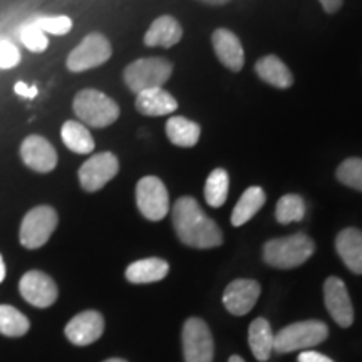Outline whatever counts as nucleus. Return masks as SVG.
Wrapping results in <instances>:
<instances>
[{
	"mask_svg": "<svg viewBox=\"0 0 362 362\" xmlns=\"http://www.w3.org/2000/svg\"><path fill=\"white\" fill-rule=\"evenodd\" d=\"M136 205L144 218L160 221L170 211V197L165 183L156 176H144L136 185Z\"/></svg>",
	"mask_w": 362,
	"mask_h": 362,
	"instance_id": "obj_7",
	"label": "nucleus"
},
{
	"mask_svg": "<svg viewBox=\"0 0 362 362\" xmlns=\"http://www.w3.org/2000/svg\"><path fill=\"white\" fill-rule=\"evenodd\" d=\"M260 297V285L252 279H237L223 292V305L233 315H247Z\"/></svg>",
	"mask_w": 362,
	"mask_h": 362,
	"instance_id": "obj_15",
	"label": "nucleus"
},
{
	"mask_svg": "<svg viewBox=\"0 0 362 362\" xmlns=\"http://www.w3.org/2000/svg\"><path fill=\"white\" fill-rule=\"evenodd\" d=\"M336 250L352 274L362 275V232L344 228L336 238Z\"/></svg>",
	"mask_w": 362,
	"mask_h": 362,
	"instance_id": "obj_19",
	"label": "nucleus"
},
{
	"mask_svg": "<svg viewBox=\"0 0 362 362\" xmlns=\"http://www.w3.org/2000/svg\"><path fill=\"white\" fill-rule=\"evenodd\" d=\"M6 274H7V270H6V264H4V257L0 255V284L6 280Z\"/></svg>",
	"mask_w": 362,
	"mask_h": 362,
	"instance_id": "obj_36",
	"label": "nucleus"
},
{
	"mask_svg": "<svg viewBox=\"0 0 362 362\" xmlns=\"http://www.w3.org/2000/svg\"><path fill=\"white\" fill-rule=\"evenodd\" d=\"M265 192L260 187H250L245 189V193L240 197V200L233 208L232 225L242 226L247 221H250L253 216L259 214V210L265 205Z\"/></svg>",
	"mask_w": 362,
	"mask_h": 362,
	"instance_id": "obj_23",
	"label": "nucleus"
},
{
	"mask_svg": "<svg viewBox=\"0 0 362 362\" xmlns=\"http://www.w3.org/2000/svg\"><path fill=\"white\" fill-rule=\"evenodd\" d=\"M320 4H322V8L327 13H336L342 7L344 0H320Z\"/></svg>",
	"mask_w": 362,
	"mask_h": 362,
	"instance_id": "obj_35",
	"label": "nucleus"
},
{
	"mask_svg": "<svg viewBox=\"0 0 362 362\" xmlns=\"http://www.w3.org/2000/svg\"><path fill=\"white\" fill-rule=\"evenodd\" d=\"M57 211L52 206H35L24 216L21 223L19 240L27 250L44 247L49 242L54 230L57 228Z\"/></svg>",
	"mask_w": 362,
	"mask_h": 362,
	"instance_id": "obj_6",
	"label": "nucleus"
},
{
	"mask_svg": "<svg viewBox=\"0 0 362 362\" xmlns=\"http://www.w3.org/2000/svg\"><path fill=\"white\" fill-rule=\"evenodd\" d=\"M181 341H183L185 362H214V336L205 320L189 317L183 325Z\"/></svg>",
	"mask_w": 362,
	"mask_h": 362,
	"instance_id": "obj_8",
	"label": "nucleus"
},
{
	"mask_svg": "<svg viewBox=\"0 0 362 362\" xmlns=\"http://www.w3.org/2000/svg\"><path fill=\"white\" fill-rule=\"evenodd\" d=\"M30 320L16 307L0 305V334L7 337H22L29 332Z\"/></svg>",
	"mask_w": 362,
	"mask_h": 362,
	"instance_id": "obj_26",
	"label": "nucleus"
},
{
	"mask_svg": "<svg viewBox=\"0 0 362 362\" xmlns=\"http://www.w3.org/2000/svg\"><path fill=\"white\" fill-rule=\"evenodd\" d=\"M117 171H119V161L112 153H98L79 168V183L86 192H99L115 178Z\"/></svg>",
	"mask_w": 362,
	"mask_h": 362,
	"instance_id": "obj_10",
	"label": "nucleus"
},
{
	"mask_svg": "<svg viewBox=\"0 0 362 362\" xmlns=\"http://www.w3.org/2000/svg\"><path fill=\"white\" fill-rule=\"evenodd\" d=\"M324 302L330 317L341 327H351L354 322V307L346 284L339 277H329L324 284Z\"/></svg>",
	"mask_w": 362,
	"mask_h": 362,
	"instance_id": "obj_12",
	"label": "nucleus"
},
{
	"mask_svg": "<svg viewBox=\"0 0 362 362\" xmlns=\"http://www.w3.org/2000/svg\"><path fill=\"white\" fill-rule=\"evenodd\" d=\"M22 161L37 173H49L57 166V153L47 139L39 134L27 136L21 146Z\"/></svg>",
	"mask_w": 362,
	"mask_h": 362,
	"instance_id": "obj_14",
	"label": "nucleus"
},
{
	"mask_svg": "<svg viewBox=\"0 0 362 362\" xmlns=\"http://www.w3.org/2000/svg\"><path fill=\"white\" fill-rule=\"evenodd\" d=\"M21 40H22V44H24L25 47L33 52H44L49 45L47 35L42 33V29H40L35 22H30V24H25L24 27H22Z\"/></svg>",
	"mask_w": 362,
	"mask_h": 362,
	"instance_id": "obj_30",
	"label": "nucleus"
},
{
	"mask_svg": "<svg viewBox=\"0 0 362 362\" xmlns=\"http://www.w3.org/2000/svg\"><path fill=\"white\" fill-rule=\"evenodd\" d=\"M228 362H245V361H243L240 356H232V357H230V359H228Z\"/></svg>",
	"mask_w": 362,
	"mask_h": 362,
	"instance_id": "obj_38",
	"label": "nucleus"
},
{
	"mask_svg": "<svg viewBox=\"0 0 362 362\" xmlns=\"http://www.w3.org/2000/svg\"><path fill=\"white\" fill-rule=\"evenodd\" d=\"M21 62V52L8 40H0V69H12Z\"/></svg>",
	"mask_w": 362,
	"mask_h": 362,
	"instance_id": "obj_32",
	"label": "nucleus"
},
{
	"mask_svg": "<svg viewBox=\"0 0 362 362\" xmlns=\"http://www.w3.org/2000/svg\"><path fill=\"white\" fill-rule=\"evenodd\" d=\"M13 90H16V94H19V96L27 99H34L37 96V86H27L25 83H17L13 86Z\"/></svg>",
	"mask_w": 362,
	"mask_h": 362,
	"instance_id": "obj_34",
	"label": "nucleus"
},
{
	"mask_svg": "<svg viewBox=\"0 0 362 362\" xmlns=\"http://www.w3.org/2000/svg\"><path fill=\"white\" fill-rule=\"evenodd\" d=\"M183 37V29L180 22L171 16H161L149 25L144 34V44L148 47H165L170 49L176 45Z\"/></svg>",
	"mask_w": 362,
	"mask_h": 362,
	"instance_id": "obj_18",
	"label": "nucleus"
},
{
	"mask_svg": "<svg viewBox=\"0 0 362 362\" xmlns=\"http://www.w3.org/2000/svg\"><path fill=\"white\" fill-rule=\"evenodd\" d=\"M315 250L314 242L305 233H296L291 237L274 238L264 245V260L275 269H296L305 264Z\"/></svg>",
	"mask_w": 362,
	"mask_h": 362,
	"instance_id": "obj_2",
	"label": "nucleus"
},
{
	"mask_svg": "<svg viewBox=\"0 0 362 362\" xmlns=\"http://www.w3.org/2000/svg\"><path fill=\"white\" fill-rule=\"evenodd\" d=\"M255 72L262 81L277 89H288L293 84L291 69L277 56H265L255 64Z\"/></svg>",
	"mask_w": 362,
	"mask_h": 362,
	"instance_id": "obj_21",
	"label": "nucleus"
},
{
	"mask_svg": "<svg viewBox=\"0 0 362 362\" xmlns=\"http://www.w3.org/2000/svg\"><path fill=\"white\" fill-rule=\"evenodd\" d=\"M211 42H214L216 57L220 59V62L226 69L233 72L242 69L243 62H245V52H243L240 39L232 30L216 29L214 35H211Z\"/></svg>",
	"mask_w": 362,
	"mask_h": 362,
	"instance_id": "obj_16",
	"label": "nucleus"
},
{
	"mask_svg": "<svg viewBox=\"0 0 362 362\" xmlns=\"http://www.w3.org/2000/svg\"><path fill=\"white\" fill-rule=\"evenodd\" d=\"M166 134H168L170 141L175 146L192 148L200 139L202 129L194 121H189L181 116H173L166 123Z\"/></svg>",
	"mask_w": 362,
	"mask_h": 362,
	"instance_id": "obj_24",
	"label": "nucleus"
},
{
	"mask_svg": "<svg viewBox=\"0 0 362 362\" xmlns=\"http://www.w3.org/2000/svg\"><path fill=\"white\" fill-rule=\"evenodd\" d=\"M200 2H205L208 6H225L230 0H200Z\"/></svg>",
	"mask_w": 362,
	"mask_h": 362,
	"instance_id": "obj_37",
	"label": "nucleus"
},
{
	"mask_svg": "<svg viewBox=\"0 0 362 362\" xmlns=\"http://www.w3.org/2000/svg\"><path fill=\"white\" fill-rule=\"evenodd\" d=\"M228 187H230V178L226 170L216 168L208 175L206 183H205V200L210 206L218 208L226 202L228 197Z\"/></svg>",
	"mask_w": 362,
	"mask_h": 362,
	"instance_id": "obj_27",
	"label": "nucleus"
},
{
	"mask_svg": "<svg viewBox=\"0 0 362 362\" xmlns=\"http://www.w3.org/2000/svg\"><path fill=\"white\" fill-rule=\"evenodd\" d=\"M337 180L342 185L357 192H362V158H347L336 171Z\"/></svg>",
	"mask_w": 362,
	"mask_h": 362,
	"instance_id": "obj_29",
	"label": "nucleus"
},
{
	"mask_svg": "<svg viewBox=\"0 0 362 362\" xmlns=\"http://www.w3.org/2000/svg\"><path fill=\"white\" fill-rule=\"evenodd\" d=\"M298 362H334L330 357L320 354V352H315V351H305V352H300V356H298Z\"/></svg>",
	"mask_w": 362,
	"mask_h": 362,
	"instance_id": "obj_33",
	"label": "nucleus"
},
{
	"mask_svg": "<svg viewBox=\"0 0 362 362\" xmlns=\"http://www.w3.org/2000/svg\"><path fill=\"white\" fill-rule=\"evenodd\" d=\"M104 362H128V361H124V359H117V357H115V359H107V361H104Z\"/></svg>",
	"mask_w": 362,
	"mask_h": 362,
	"instance_id": "obj_39",
	"label": "nucleus"
},
{
	"mask_svg": "<svg viewBox=\"0 0 362 362\" xmlns=\"http://www.w3.org/2000/svg\"><path fill=\"white\" fill-rule=\"evenodd\" d=\"M274 342H275V334L272 332V327L269 320L264 317H259L250 324L248 329V344H250V349L255 356V359L267 361L274 351Z\"/></svg>",
	"mask_w": 362,
	"mask_h": 362,
	"instance_id": "obj_22",
	"label": "nucleus"
},
{
	"mask_svg": "<svg viewBox=\"0 0 362 362\" xmlns=\"http://www.w3.org/2000/svg\"><path fill=\"white\" fill-rule=\"evenodd\" d=\"M19 292L27 304L37 307V309L51 307L59 296L56 282L40 270H30L22 275Z\"/></svg>",
	"mask_w": 362,
	"mask_h": 362,
	"instance_id": "obj_11",
	"label": "nucleus"
},
{
	"mask_svg": "<svg viewBox=\"0 0 362 362\" xmlns=\"http://www.w3.org/2000/svg\"><path fill=\"white\" fill-rule=\"evenodd\" d=\"M112 56L111 42L103 34H89L81 40V44L67 57V69L72 72H83L103 66Z\"/></svg>",
	"mask_w": 362,
	"mask_h": 362,
	"instance_id": "obj_9",
	"label": "nucleus"
},
{
	"mask_svg": "<svg viewBox=\"0 0 362 362\" xmlns=\"http://www.w3.org/2000/svg\"><path fill=\"white\" fill-rule=\"evenodd\" d=\"M173 226L185 245L193 248H215L223 243L220 226L205 215L193 197H181L173 206Z\"/></svg>",
	"mask_w": 362,
	"mask_h": 362,
	"instance_id": "obj_1",
	"label": "nucleus"
},
{
	"mask_svg": "<svg viewBox=\"0 0 362 362\" xmlns=\"http://www.w3.org/2000/svg\"><path fill=\"white\" fill-rule=\"evenodd\" d=\"M173 74V64L165 57H146L131 62L124 69V83L134 94L163 88Z\"/></svg>",
	"mask_w": 362,
	"mask_h": 362,
	"instance_id": "obj_4",
	"label": "nucleus"
},
{
	"mask_svg": "<svg viewBox=\"0 0 362 362\" xmlns=\"http://www.w3.org/2000/svg\"><path fill=\"white\" fill-rule=\"evenodd\" d=\"M44 34H54V35H64L72 29V21L66 16H56V17H40L35 21Z\"/></svg>",
	"mask_w": 362,
	"mask_h": 362,
	"instance_id": "obj_31",
	"label": "nucleus"
},
{
	"mask_svg": "<svg viewBox=\"0 0 362 362\" xmlns=\"http://www.w3.org/2000/svg\"><path fill=\"white\" fill-rule=\"evenodd\" d=\"M104 332V317L96 310H84L72 317L66 325L64 334L67 341L74 346L84 347L96 342Z\"/></svg>",
	"mask_w": 362,
	"mask_h": 362,
	"instance_id": "obj_13",
	"label": "nucleus"
},
{
	"mask_svg": "<svg viewBox=\"0 0 362 362\" xmlns=\"http://www.w3.org/2000/svg\"><path fill=\"white\" fill-rule=\"evenodd\" d=\"M329 336V327L320 320H304L287 325L275 334L274 351L279 354H287L305 347L319 346Z\"/></svg>",
	"mask_w": 362,
	"mask_h": 362,
	"instance_id": "obj_5",
	"label": "nucleus"
},
{
	"mask_svg": "<svg viewBox=\"0 0 362 362\" xmlns=\"http://www.w3.org/2000/svg\"><path fill=\"white\" fill-rule=\"evenodd\" d=\"M61 138L62 143L78 155H89L94 151L93 136H90L89 129L78 121H66L62 124Z\"/></svg>",
	"mask_w": 362,
	"mask_h": 362,
	"instance_id": "obj_25",
	"label": "nucleus"
},
{
	"mask_svg": "<svg viewBox=\"0 0 362 362\" xmlns=\"http://www.w3.org/2000/svg\"><path fill=\"white\" fill-rule=\"evenodd\" d=\"M305 216V202L298 194H285L275 206V218L279 223L287 225L293 221L304 220Z\"/></svg>",
	"mask_w": 362,
	"mask_h": 362,
	"instance_id": "obj_28",
	"label": "nucleus"
},
{
	"mask_svg": "<svg viewBox=\"0 0 362 362\" xmlns=\"http://www.w3.org/2000/svg\"><path fill=\"white\" fill-rule=\"evenodd\" d=\"M76 116L90 128H106L119 117V106L98 89H83L74 98Z\"/></svg>",
	"mask_w": 362,
	"mask_h": 362,
	"instance_id": "obj_3",
	"label": "nucleus"
},
{
	"mask_svg": "<svg viewBox=\"0 0 362 362\" xmlns=\"http://www.w3.org/2000/svg\"><path fill=\"white\" fill-rule=\"evenodd\" d=\"M170 265L168 262L163 259H156V257H151V259H143L136 260L131 264L128 269H126V279L131 284H153L160 282L168 275Z\"/></svg>",
	"mask_w": 362,
	"mask_h": 362,
	"instance_id": "obj_20",
	"label": "nucleus"
},
{
	"mask_svg": "<svg viewBox=\"0 0 362 362\" xmlns=\"http://www.w3.org/2000/svg\"><path fill=\"white\" fill-rule=\"evenodd\" d=\"M136 110L143 116H166L178 110V101L163 88L146 89L136 94Z\"/></svg>",
	"mask_w": 362,
	"mask_h": 362,
	"instance_id": "obj_17",
	"label": "nucleus"
}]
</instances>
